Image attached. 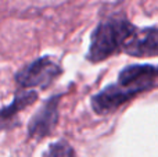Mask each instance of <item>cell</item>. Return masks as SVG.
<instances>
[{
    "instance_id": "cell-5",
    "label": "cell",
    "mask_w": 158,
    "mask_h": 157,
    "mask_svg": "<svg viewBox=\"0 0 158 157\" xmlns=\"http://www.w3.org/2000/svg\"><path fill=\"white\" fill-rule=\"evenodd\" d=\"M122 52L135 57H156L158 54V29L156 25L137 29L123 43Z\"/></svg>"
},
{
    "instance_id": "cell-1",
    "label": "cell",
    "mask_w": 158,
    "mask_h": 157,
    "mask_svg": "<svg viewBox=\"0 0 158 157\" xmlns=\"http://www.w3.org/2000/svg\"><path fill=\"white\" fill-rule=\"evenodd\" d=\"M157 67L151 64H132L121 70L118 81L92 96V108L98 116H107L143 92L156 86Z\"/></svg>"
},
{
    "instance_id": "cell-3",
    "label": "cell",
    "mask_w": 158,
    "mask_h": 157,
    "mask_svg": "<svg viewBox=\"0 0 158 157\" xmlns=\"http://www.w3.org/2000/svg\"><path fill=\"white\" fill-rule=\"evenodd\" d=\"M61 74V67L49 56L38 58L22 67L15 74L17 85L22 89H46Z\"/></svg>"
},
{
    "instance_id": "cell-7",
    "label": "cell",
    "mask_w": 158,
    "mask_h": 157,
    "mask_svg": "<svg viewBox=\"0 0 158 157\" xmlns=\"http://www.w3.org/2000/svg\"><path fill=\"white\" fill-rule=\"evenodd\" d=\"M44 157H77V153L68 142L61 139L50 145L44 153Z\"/></svg>"
},
{
    "instance_id": "cell-4",
    "label": "cell",
    "mask_w": 158,
    "mask_h": 157,
    "mask_svg": "<svg viewBox=\"0 0 158 157\" xmlns=\"http://www.w3.org/2000/svg\"><path fill=\"white\" fill-rule=\"evenodd\" d=\"M58 104H60V96L49 97L38 111L33 114L28 124V132L33 139H43L53 132L58 122Z\"/></svg>"
},
{
    "instance_id": "cell-2",
    "label": "cell",
    "mask_w": 158,
    "mask_h": 157,
    "mask_svg": "<svg viewBox=\"0 0 158 157\" xmlns=\"http://www.w3.org/2000/svg\"><path fill=\"white\" fill-rule=\"evenodd\" d=\"M136 31V27L126 15H111L98 22L90 36V46L86 58L92 63H100L112 54L122 50L129 36Z\"/></svg>"
},
{
    "instance_id": "cell-6",
    "label": "cell",
    "mask_w": 158,
    "mask_h": 157,
    "mask_svg": "<svg viewBox=\"0 0 158 157\" xmlns=\"http://www.w3.org/2000/svg\"><path fill=\"white\" fill-rule=\"evenodd\" d=\"M38 99V93L31 89L18 91L10 104L0 108V131L10 129V128L18 125V114L28 106H31Z\"/></svg>"
}]
</instances>
